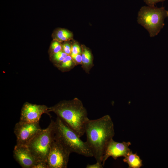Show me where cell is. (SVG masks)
<instances>
[{"label":"cell","instance_id":"52a82bcc","mask_svg":"<svg viewBox=\"0 0 168 168\" xmlns=\"http://www.w3.org/2000/svg\"><path fill=\"white\" fill-rule=\"evenodd\" d=\"M42 129L39 122L28 123L19 121L14 128L16 137V145L27 146L32 139Z\"/></svg>","mask_w":168,"mask_h":168},{"label":"cell","instance_id":"277c9868","mask_svg":"<svg viewBox=\"0 0 168 168\" xmlns=\"http://www.w3.org/2000/svg\"><path fill=\"white\" fill-rule=\"evenodd\" d=\"M166 11L164 7L143 6L138 12V22L148 31L150 37H154L165 25Z\"/></svg>","mask_w":168,"mask_h":168},{"label":"cell","instance_id":"7402d4cb","mask_svg":"<svg viewBox=\"0 0 168 168\" xmlns=\"http://www.w3.org/2000/svg\"><path fill=\"white\" fill-rule=\"evenodd\" d=\"M103 166L102 164L96 162V163L93 164H88L86 166V168H102Z\"/></svg>","mask_w":168,"mask_h":168},{"label":"cell","instance_id":"44dd1931","mask_svg":"<svg viewBox=\"0 0 168 168\" xmlns=\"http://www.w3.org/2000/svg\"><path fill=\"white\" fill-rule=\"evenodd\" d=\"M146 3L148 6H155L156 3L160 2H163L166 0H143Z\"/></svg>","mask_w":168,"mask_h":168},{"label":"cell","instance_id":"5bb4252c","mask_svg":"<svg viewBox=\"0 0 168 168\" xmlns=\"http://www.w3.org/2000/svg\"><path fill=\"white\" fill-rule=\"evenodd\" d=\"M72 36L71 32L64 29L58 30L54 35L55 40L60 42L68 41L72 39Z\"/></svg>","mask_w":168,"mask_h":168},{"label":"cell","instance_id":"8fae6325","mask_svg":"<svg viewBox=\"0 0 168 168\" xmlns=\"http://www.w3.org/2000/svg\"><path fill=\"white\" fill-rule=\"evenodd\" d=\"M82 67L85 72L88 73L93 66V56L90 49L85 46H82Z\"/></svg>","mask_w":168,"mask_h":168},{"label":"cell","instance_id":"ac0fdd59","mask_svg":"<svg viewBox=\"0 0 168 168\" xmlns=\"http://www.w3.org/2000/svg\"><path fill=\"white\" fill-rule=\"evenodd\" d=\"M70 55L76 65L82 64V58L81 54H71Z\"/></svg>","mask_w":168,"mask_h":168},{"label":"cell","instance_id":"9a60e30c","mask_svg":"<svg viewBox=\"0 0 168 168\" xmlns=\"http://www.w3.org/2000/svg\"><path fill=\"white\" fill-rule=\"evenodd\" d=\"M68 55L62 50L51 55V60L55 66L60 63Z\"/></svg>","mask_w":168,"mask_h":168},{"label":"cell","instance_id":"603a6c76","mask_svg":"<svg viewBox=\"0 0 168 168\" xmlns=\"http://www.w3.org/2000/svg\"><path fill=\"white\" fill-rule=\"evenodd\" d=\"M167 16L168 17V11H166Z\"/></svg>","mask_w":168,"mask_h":168},{"label":"cell","instance_id":"d6986e66","mask_svg":"<svg viewBox=\"0 0 168 168\" xmlns=\"http://www.w3.org/2000/svg\"><path fill=\"white\" fill-rule=\"evenodd\" d=\"M33 168H49L45 161H36Z\"/></svg>","mask_w":168,"mask_h":168},{"label":"cell","instance_id":"ffe728a7","mask_svg":"<svg viewBox=\"0 0 168 168\" xmlns=\"http://www.w3.org/2000/svg\"><path fill=\"white\" fill-rule=\"evenodd\" d=\"M62 50L68 55L71 54L72 52L71 44L66 43L62 45Z\"/></svg>","mask_w":168,"mask_h":168},{"label":"cell","instance_id":"2e32d148","mask_svg":"<svg viewBox=\"0 0 168 168\" xmlns=\"http://www.w3.org/2000/svg\"><path fill=\"white\" fill-rule=\"evenodd\" d=\"M62 45L60 42L56 40H54L51 43L50 47V55L58 53L62 50Z\"/></svg>","mask_w":168,"mask_h":168},{"label":"cell","instance_id":"7a4b0ae2","mask_svg":"<svg viewBox=\"0 0 168 168\" xmlns=\"http://www.w3.org/2000/svg\"><path fill=\"white\" fill-rule=\"evenodd\" d=\"M49 110L55 113L79 137L85 133V126L89 119L86 110L78 98L60 101L49 107Z\"/></svg>","mask_w":168,"mask_h":168},{"label":"cell","instance_id":"8992f818","mask_svg":"<svg viewBox=\"0 0 168 168\" xmlns=\"http://www.w3.org/2000/svg\"><path fill=\"white\" fill-rule=\"evenodd\" d=\"M70 153L54 138L46 160L49 168H67Z\"/></svg>","mask_w":168,"mask_h":168},{"label":"cell","instance_id":"7c38bea8","mask_svg":"<svg viewBox=\"0 0 168 168\" xmlns=\"http://www.w3.org/2000/svg\"><path fill=\"white\" fill-rule=\"evenodd\" d=\"M123 161L128 164L129 168H140L143 165L140 157L136 153H133L132 151L124 157Z\"/></svg>","mask_w":168,"mask_h":168},{"label":"cell","instance_id":"4fadbf2b","mask_svg":"<svg viewBox=\"0 0 168 168\" xmlns=\"http://www.w3.org/2000/svg\"><path fill=\"white\" fill-rule=\"evenodd\" d=\"M76 66L70 55H68L59 64L55 66L63 72H67Z\"/></svg>","mask_w":168,"mask_h":168},{"label":"cell","instance_id":"ba28073f","mask_svg":"<svg viewBox=\"0 0 168 168\" xmlns=\"http://www.w3.org/2000/svg\"><path fill=\"white\" fill-rule=\"evenodd\" d=\"M49 107L44 105H39L26 102L21 110L19 121L28 123L39 122L42 115L46 113L50 115Z\"/></svg>","mask_w":168,"mask_h":168},{"label":"cell","instance_id":"30bf717a","mask_svg":"<svg viewBox=\"0 0 168 168\" xmlns=\"http://www.w3.org/2000/svg\"><path fill=\"white\" fill-rule=\"evenodd\" d=\"M13 153L14 159L22 168H33L37 161L27 146L16 145Z\"/></svg>","mask_w":168,"mask_h":168},{"label":"cell","instance_id":"5b68a950","mask_svg":"<svg viewBox=\"0 0 168 168\" xmlns=\"http://www.w3.org/2000/svg\"><path fill=\"white\" fill-rule=\"evenodd\" d=\"M54 122L52 120L49 126L42 129L27 146L37 161H46L51 143L54 139Z\"/></svg>","mask_w":168,"mask_h":168},{"label":"cell","instance_id":"6da1fadb","mask_svg":"<svg viewBox=\"0 0 168 168\" xmlns=\"http://www.w3.org/2000/svg\"><path fill=\"white\" fill-rule=\"evenodd\" d=\"M86 141L96 162L102 164L107 146L114 135V124L106 115L98 119H88L85 126Z\"/></svg>","mask_w":168,"mask_h":168},{"label":"cell","instance_id":"9c48e42d","mask_svg":"<svg viewBox=\"0 0 168 168\" xmlns=\"http://www.w3.org/2000/svg\"><path fill=\"white\" fill-rule=\"evenodd\" d=\"M131 145L129 142H119L112 139L107 145L103 157L102 164L103 166L106 160L110 156L114 160L119 157H125L131 151L129 148Z\"/></svg>","mask_w":168,"mask_h":168},{"label":"cell","instance_id":"3957f363","mask_svg":"<svg viewBox=\"0 0 168 168\" xmlns=\"http://www.w3.org/2000/svg\"><path fill=\"white\" fill-rule=\"evenodd\" d=\"M54 138L70 153L74 152L86 157H93L86 142L57 116L54 122Z\"/></svg>","mask_w":168,"mask_h":168},{"label":"cell","instance_id":"e0dca14e","mask_svg":"<svg viewBox=\"0 0 168 168\" xmlns=\"http://www.w3.org/2000/svg\"><path fill=\"white\" fill-rule=\"evenodd\" d=\"M72 52L71 54H81L82 49V47H80L79 44L74 42L72 44Z\"/></svg>","mask_w":168,"mask_h":168}]
</instances>
